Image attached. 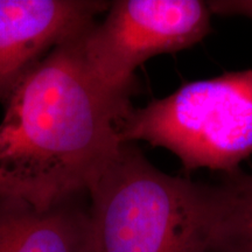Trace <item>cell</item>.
I'll return each instance as SVG.
<instances>
[{
    "label": "cell",
    "mask_w": 252,
    "mask_h": 252,
    "mask_svg": "<svg viewBox=\"0 0 252 252\" xmlns=\"http://www.w3.org/2000/svg\"><path fill=\"white\" fill-rule=\"evenodd\" d=\"M86 33L37 62L4 103L0 185L39 209L88 191L121 149L119 125L132 110L91 71Z\"/></svg>",
    "instance_id": "cell-1"
},
{
    "label": "cell",
    "mask_w": 252,
    "mask_h": 252,
    "mask_svg": "<svg viewBox=\"0 0 252 252\" xmlns=\"http://www.w3.org/2000/svg\"><path fill=\"white\" fill-rule=\"evenodd\" d=\"M88 193L89 252H207L213 186L160 171L132 143Z\"/></svg>",
    "instance_id": "cell-2"
},
{
    "label": "cell",
    "mask_w": 252,
    "mask_h": 252,
    "mask_svg": "<svg viewBox=\"0 0 252 252\" xmlns=\"http://www.w3.org/2000/svg\"><path fill=\"white\" fill-rule=\"evenodd\" d=\"M119 138L166 149L188 171H237L252 156V68L188 82L132 109L119 125Z\"/></svg>",
    "instance_id": "cell-3"
},
{
    "label": "cell",
    "mask_w": 252,
    "mask_h": 252,
    "mask_svg": "<svg viewBox=\"0 0 252 252\" xmlns=\"http://www.w3.org/2000/svg\"><path fill=\"white\" fill-rule=\"evenodd\" d=\"M212 15L202 0H117L82 37V52L104 87L130 99L135 69L197 45L212 32Z\"/></svg>",
    "instance_id": "cell-4"
},
{
    "label": "cell",
    "mask_w": 252,
    "mask_h": 252,
    "mask_svg": "<svg viewBox=\"0 0 252 252\" xmlns=\"http://www.w3.org/2000/svg\"><path fill=\"white\" fill-rule=\"evenodd\" d=\"M109 2L0 0V100L56 47L93 27Z\"/></svg>",
    "instance_id": "cell-5"
},
{
    "label": "cell",
    "mask_w": 252,
    "mask_h": 252,
    "mask_svg": "<svg viewBox=\"0 0 252 252\" xmlns=\"http://www.w3.org/2000/svg\"><path fill=\"white\" fill-rule=\"evenodd\" d=\"M0 252H89V212L75 197L49 209L1 197Z\"/></svg>",
    "instance_id": "cell-6"
},
{
    "label": "cell",
    "mask_w": 252,
    "mask_h": 252,
    "mask_svg": "<svg viewBox=\"0 0 252 252\" xmlns=\"http://www.w3.org/2000/svg\"><path fill=\"white\" fill-rule=\"evenodd\" d=\"M207 252H252V173H228L213 186Z\"/></svg>",
    "instance_id": "cell-7"
},
{
    "label": "cell",
    "mask_w": 252,
    "mask_h": 252,
    "mask_svg": "<svg viewBox=\"0 0 252 252\" xmlns=\"http://www.w3.org/2000/svg\"><path fill=\"white\" fill-rule=\"evenodd\" d=\"M213 14L244 17L252 20V0H208Z\"/></svg>",
    "instance_id": "cell-8"
},
{
    "label": "cell",
    "mask_w": 252,
    "mask_h": 252,
    "mask_svg": "<svg viewBox=\"0 0 252 252\" xmlns=\"http://www.w3.org/2000/svg\"><path fill=\"white\" fill-rule=\"evenodd\" d=\"M6 193V191H5V189L4 188H2V186L1 185H0V198H1V197H7V194H5Z\"/></svg>",
    "instance_id": "cell-9"
}]
</instances>
